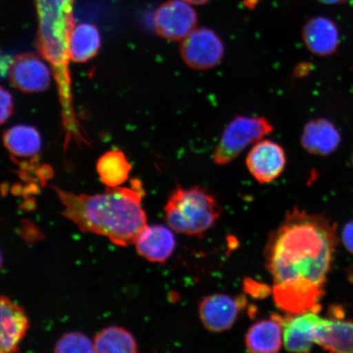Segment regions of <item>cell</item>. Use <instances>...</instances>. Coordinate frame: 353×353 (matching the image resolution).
Here are the masks:
<instances>
[{
	"mask_svg": "<svg viewBox=\"0 0 353 353\" xmlns=\"http://www.w3.org/2000/svg\"><path fill=\"white\" fill-rule=\"evenodd\" d=\"M338 244L336 224L294 209L269 236L265 262L276 305L287 314L320 312Z\"/></svg>",
	"mask_w": 353,
	"mask_h": 353,
	"instance_id": "1",
	"label": "cell"
},
{
	"mask_svg": "<svg viewBox=\"0 0 353 353\" xmlns=\"http://www.w3.org/2000/svg\"><path fill=\"white\" fill-rule=\"evenodd\" d=\"M141 191L138 181L134 188H109L103 193L92 196L76 195L56 188L65 218L81 231L108 237L121 246L135 244L148 226L147 215L141 205Z\"/></svg>",
	"mask_w": 353,
	"mask_h": 353,
	"instance_id": "2",
	"label": "cell"
},
{
	"mask_svg": "<svg viewBox=\"0 0 353 353\" xmlns=\"http://www.w3.org/2000/svg\"><path fill=\"white\" fill-rule=\"evenodd\" d=\"M39 19V48L54 72L59 90L65 144L85 139L73 107L70 76V37L74 28V0H35Z\"/></svg>",
	"mask_w": 353,
	"mask_h": 353,
	"instance_id": "3",
	"label": "cell"
},
{
	"mask_svg": "<svg viewBox=\"0 0 353 353\" xmlns=\"http://www.w3.org/2000/svg\"><path fill=\"white\" fill-rule=\"evenodd\" d=\"M222 208L206 190L194 187L174 190L165 206V219L172 230L190 236H201L217 222Z\"/></svg>",
	"mask_w": 353,
	"mask_h": 353,
	"instance_id": "4",
	"label": "cell"
},
{
	"mask_svg": "<svg viewBox=\"0 0 353 353\" xmlns=\"http://www.w3.org/2000/svg\"><path fill=\"white\" fill-rule=\"evenodd\" d=\"M273 131V127L263 117H237L224 130L214 154L219 165H228L251 144L259 142Z\"/></svg>",
	"mask_w": 353,
	"mask_h": 353,
	"instance_id": "5",
	"label": "cell"
},
{
	"mask_svg": "<svg viewBox=\"0 0 353 353\" xmlns=\"http://www.w3.org/2000/svg\"><path fill=\"white\" fill-rule=\"evenodd\" d=\"M180 52L184 63L190 68L205 70L220 63L224 54V46L214 30L198 28L183 39Z\"/></svg>",
	"mask_w": 353,
	"mask_h": 353,
	"instance_id": "6",
	"label": "cell"
},
{
	"mask_svg": "<svg viewBox=\"0 0 353 353\" xmlns=\"http://www.w3.org/2000/svg\"><path fill=\"white\" fill-rule=\"evenodd\" d=\"M196 23V11L183 0H168L154 15L157 34L171 41H183L195 29Z\"/></svg>",
	"mask_w": 353,
	"mask_h": 353,
	"instance_id": "7",
	"label": "cell"
},
{
	"mask_svg": "<svg viewBox=\"0 0 353 353\" xmlns=\"http://www.w3.org/2000/svg\"><path fill=\"white\" fill-rule=\"evenodd\" d=\"M246 303L245 296L232 298L223 294L209 295L200 303L199 316L203 325L210 332H225L235 325Z\"/></svg>",
	"mask_w": 353,
	"mask_h": 353,
	"instance_id": "8",
	"label": "cell"
},
{
	"mask_svg": "<svg viewBox=\"0 0 353 353\" xmlns=\"http://www.w3.org/2000/svg\"><path fill=\"white\" fill-rule=\"evenodd\" d=\"M245 163L250 174L259 183H269L283 173L286 157L284 149L279 144L263 140L250 150Z\"/></svg>",
	"mask_w": 353,
	"mask_h": 353,
	"instance_id": "9",
	"label": "cell"
},
{
	"mask_svg": "<svg viewBox=\"0 0 353 353\" xmlns=\"http://www.w3.org/2000/svg\"><path fill=\"white\" fill-rule=\"evenodd\" d=\"M10 77L13 85L22 92H42L51 83L50 68L39 57L30 54L14 57L10 65Z\"/></svg>",
	"mask_w": 353,
	"mask_h": 353,
	"instance_id": "10",
	"label": "cell"
},
{
	"mask_svg": "<svg viewBox=\"0 0 353 353\" xmlns=\"http://www.w3.org/2000/svg\"><path fill=\"white\" fill-rule=\"evenodd\" d=\"M319 312L308 311L283 316V342L291 352H310L315 343L317 325L322 319Z\"/></svg>",
	"mask_w": 353,
	"mask_h": 353,
	"instance_id": "11",
	"label": "cell"
},
{
	"mask_svg": "<svg viewBox=\"0 0 353 353\" xmlns=\"http://www.w3.org/2000/svg\"><path fill=\"white\" fill-rule=\"evenodd\" d=\"M331 319L322 317L317 325L315 343L332 352H353V320H344L341 309L334 307Z\"/></svg>",
	"mask_w": 353,
	"mask_h": 353,
	"instance_id": "12",
	"label": "cell"
},
{
	"mask_svg": "<svg viewBox=\"0 0 353 353\" xmlns=\"http://www.w3.org/2000/svg\"><path fill=\"white\" fill-rule=\"evenodd\" d=\"M28 328L29 321L23 309L0 295V353L19 351Z\"/></svg>",
	"mask_w": 353,
	"mask_h": 353,
	"instance_id": "13",
	"label": "cell"
},
{
	"mask_svg": "<svg viewBox=\"0 0 353 353\" xmlns=\"http://www.w3.org/2000/svg\"><path fill=\"white\" fill-rule=\"evenodd\" d=\"M140 256L152 263H163L173 254L176 240L173 232L164 225L145 227L135 241Z\"/></svg>",
	"mask_w": 353,
	"mask_h": 353,
	"instance_id": "14",
	"label": "cell"
},
{
	"mask_svg": "<svg viewBox=\"0 0 353 353\" xmlns=\"http://www.w3.org/2000/svg\"><path fill=\"white\" fill-rule=\"evenodd\" d=\"M302 37L307 50L313 54L328 57L337 51L341 37L338 26L325 17H315L307 21Z\"/></svg>",
	"mask_w": 353,
	"mask_h": 353,
	"instance_id": "15",
	"label": "cell"
},
{
	"mask_svg": "<svg viewBox=\"0 0 353 353\" xmlns=\"http://www.w3.org/2000/svg\"><path fill=\"white\" fill-rule=\"evenodd\" d=\"M283 316L272 315L270 319L260 320L250 326L245 334L247 350L254 353L280 352L283 343Z\"/></svg>",
	"mask_w": 353,
	"mask_h": 353,
	"instance_id": "16",
	"label": "cell"
},
{
	"mask_svg": "<svg viewBox=\"0 0 353 353\" xmlns=\"http://www.w3.org/2000/svg\"><path fill=\"white\" fill-rule=\"evenodd\" d=\"M341 143V132L332 122L319 118L309 121L301 136L303 148L315 156L327 157Z\"/></svg>",
	"mask_w": 353,
	"mask_h": 353,
	"instance_id": "17",
	"label": "cell"
},
{
	"mask_svg": "<svg viewBox=\"0 0 353 353\" xmlns=\"http://www.w3.org/2000/svg\"><path fill=\"white\" fill-rule=\"evenodd\" d=\"M3 143L13 157L22 159L37 157L42 148L41 135L30 125L10 128L4 134Z\"/></svg>",
	"mask_w": 353,
	"mask_h": 353,
	"instance_id": "18",
	"label": "cell"
},
{
	"mask_svg": "<svg viewBox=\"0 0 353 353\" xmlns=\"http://www.w3.org/2000/svg\"><path fill=\"white\" fill-rule=\"evenodd\" d=\"M101 46L98 28L90 23L74 26L70 37V60L85 63L95 57Z\"/></svg>",
	"mask_w": 353,
	"mask_h": 353,
	"instance_id": "19",
	"label": "cell"
},
{
	"mask_svg": "<svg viewBox=\"0 0 353 353\" xmlns=\"http://www.w3.org/2000/svg\"><path fill=\"white\" fill-rule=\"evenodd\" d=\"M101 182L108 188H117L129 179L131 165L125 154L120 151L105 153L97 165Z\"/></svg>",
	"mask_w": 353,
	"mask_h": 353,
	"instance_id": "20",
	"label": "cell"
},
{
	"mask_svg": "<svg viewBox=\"0 0 353 353\" xmlns=\"http://www.w3.org/2000/svg\"><path fill=\"white\" fill-rule=\"evenodd\" d=\"M95 352L135 353L138 343L129 331L117 326L101 330L94 341Z\"/></svg>",
	"mask_w": 353,
	"mask_h": 353,
	"instance_id": "21",
	"label": "cell"
},
{
	"mask_svg": "<svg viewBox=\"0 0 353 353\" xmlns=\"http://www.w3.org/2000/svg\"><path fill=\"white\" fill-rule=\"evenodd\" d=\"M56 352H95L94 344L85 334H65L56 343Z\"/></svg>",
	"mask_w": 353,
	"mask_h": 353,
	"instance_id": "22",
	"label": "cell"
},
{
	"mask_svg": "<svg viewBox=\"0 0 353 353\" xmlns=\"http://www.w3.org/2000/svg\"><path fill=\"white\" fill-rule=\"evenodd\" d=\"M12 108L13 101L10 92L0 86V125L10 118Z\"/></svg>",
	"mask_w": 353,
	"mask_h": 353,
	"instance_id": "23",
	"label": "cell"
},
{
	"mask_svg": "<svg viewBox=\"0 0 353 353\" xmlns=\"http://www.w3.org/2000/svg\"><path fill=\"white\" fill-rule=\"evenodd\" d=\"M245 290L251 296L259 299L267 297L268 294L272 293V289L268 285L250 279L245 281Z\"/></svg>",
	"mask_w": 353,
	"mask_h": 353,
	"instance_id": "24",
	"label": "cell"
},
{
	"mask_svg": "<svg viewBox=\"0 0 353 353\" xmlns=\"http://www.w3.org/2000/svg\"><path fill=\"white\" fill-rule=\"evenodd\" d=\"M341 239L348 252L353 254V220L346 223L343 228Z\"/></svg>",
	"mask_w": 353,
	"mask_h": 353,
	"instance_id": "25",
	"label": "cell"
},
{
	"mask_svg": "<svg viewBox=\"0 0 353 353\" xmlns=\"http://www.w3.org/2000/svg\"><path fill=\"white\" fill-rule=\"evenodd\" d=\"M183 1L188 3L195 4V6H202V4L208 3L210 0H183Z\"/></svg>",
	"mask_w": 353,
	"mask_h": 353,
	"instance_id": "26",
	"label": "cell"
},
{
	"mask_svg": "<svg viewBox=\"0 0 353 353\" xmlns=\"http://www.w3.org/2000/svg\"><path fill=\"white\" fill-rule=\"evenodd\" d=\"M319 1L325 4H339L347 1V0H319Z\"/></svg>",
	"mask_w": 353,
	"mask_h": 353,
	"instance_id": "27",
	"label": "cell"
},
{
	"mask_svg": "<svg viewBox=\"0 0 353 353\" xmlns=\"http://www.w3.org/2000/svg\"><path fill=\"white\" fill-rule=\"evenodd\" d=\"M258 2V0H245V3L247 6L251 7L254 6L256 3Z\"/></svg>",
	"mask_w": 353,
	"mask_h": 353,
	"instance_id": "28",
	"label": "cell"
},
{
	"mask_svg": "<svg viewBox=\"0 0 353 353\" xmlns=\"http://www.w3.org/2000/svg\"><path fill=\"white\" fill-rule=\"evenodd\" d=\"M3 265V255L1 253V250H0V269H1Z\"/></svg>",
	"mask_w": 353,
	"mask_h": 353,
	"instance_id": "29",
	"label": "cell"
}]
</instances>
